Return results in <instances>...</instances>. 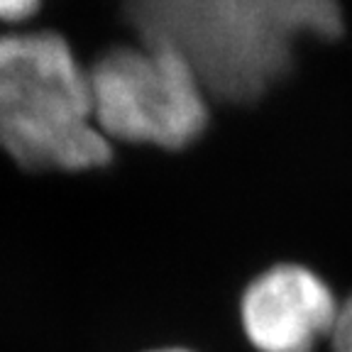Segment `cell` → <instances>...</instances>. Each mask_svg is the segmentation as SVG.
I'll list each match as a JSON object with an SVG mask.
<instances>
[{
  "label": "cell",
  "instance_id": "2",
  "mask_svg": "<svg viewBox=\"0 0 352 352\" xmlns=\"http://www.w3.org/2000/svg\"><path fill=\"white\" fill-rule=\"evenodd\" d=\"M116 152L69 39L52 30L0 34V154L25 174H83L110 166Z\"/></svg>",
  "mask_w": 352,
  "mask_h": 352
},
{
  "label": "cell",
  "instance_id": "3",
  "mask_svg": "<svg viewBox=\"0 0 352 352\" xmlns=\"http://www.w3.org/2000/svg\"><path fill=\"white\" fill-rule=\"evenodd\" d=\"M96 125L116 149L179 154L204 140L213 103L193 66L160 44H118L86 69Z\"/></svg>",
  "mask_w": 352,
  "mask_h": 352
},
{
  "label": "cell",
  "instance_id": "5",
  "mask_svg": "<svg viewBox=\"0 0 352 352\" xmlns=\"http://www.w3.org/2000/svg\"><path fill=\"white\" fill-rule=\"evenodd\" d=\"M325 352H352V294L342 296L336 328L330 333Z\"/></svg>",
  "mask_w": 352,
  "mask_h": 352
},
{
  "label": "cell",
  "instance_id": "6",
  "mask_svg": "<svg viewBox=\"0 0 352 352\" xmlns=\"http://www.w3.org/2000/svg\"><path fill=\"white\" fill-rule=\"evenodd\" d=\"M42 10V0H0V22L22 25Z\"/></svg>",
  "mask_w": 352,
  "mask_h": 352
},
{
  "label": "cell",
  "instance_id": "7",
  "mask_svg": "<svg viewBox=\"0 0 352 352\" xmlns=\"http://www.w3.org/2000/svg\"><path fill=\"white\" fill-rule=\"evenodd\" d=\"M144 352H196V350L184 345H164V347H152V350H144Z\"/></svg>",
  "mask_w": 352,
  "mask_h": 352
},
{
  "label": "cell",
  "instance_id": "4",
  "mask_svg": "<svg viewBox=\"0 0 352 352\" xmlns=\"http://www.w3.org/2000/svg\"><path fill=\"white\" fill-rule=\"evenodd\" d=\"M342 296L301 262H276L245 284L237 325L252 352H325Z\"/></svg>",
  "mask_w": 352,
  "mask_h": 352
},
{
  "label": "cell",
  "instance_id": "1",
  "mask_svg": "<svg viewBox=\"0 0 352 352\" xmlns=\"http://www.w3.org/2000/svg\"><path fill=\"white\" fill-rule=\"evenodd\" d=\"M140 42L179 52L210 103L250 108L294 69L296 47L342 34L340 0H130Z\"/></svg>",
  "mask_w": 352,
  "mask_h": 352
}]
</instances>
